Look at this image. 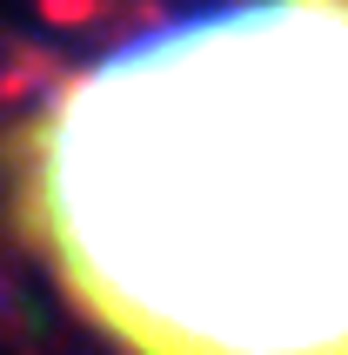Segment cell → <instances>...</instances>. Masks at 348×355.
Masks as SVG:
<instances>
[{"label":"cell","mask_w":348,"mask_h":355,"mask_svg":"<svg viewBox=\"0 0 348 355\" xmlns=\"http://www.w3.org/2000/svg\"><path fill=\"white\" fill-rule=\"evenodd\" d=\"M14 221L128 355H348V0H234L67 74Z\"/></svg>","instance_id":"6da1fadb"}]
</instances>
